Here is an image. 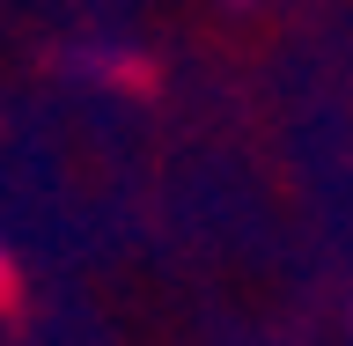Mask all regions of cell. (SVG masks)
<instances>
[{
  "label": "cell",
  "mask_w": 353,
  "mask_h": 346,
  "mask_svg": "<svg viewBox=\"0 0 353 346\" xmlns=\"http://www.w3.org/2000/svg\"><path fill=\"white\" fill-rule=\"evenodd\" d=\"M15 302V265H8V251H0V309Z\"/></svg>",
  "instance_id": "obj_1"
}]
</instances>
